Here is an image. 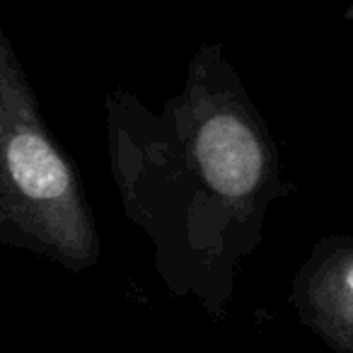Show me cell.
Segmentation results:
<instances>
[{"label": "cell", "mask_w": 353, "mask_h": 353, "mask_svg": "<svg viewBox=\"0 0 353 353\" xmlns=\"http://www.w3.org/2000/svg\"><path fill=\"white\" fill-rule=\"evenodd\" d=\"M0 245L92 269L99 232L78 167L54 141L25 68L0 27Z\"/></svg>", "instance_id": "2"}, {"label": "cell", "mask_w": 353, "mask_h": 353, "mask_svg": "<svg viewBox=\"0 0 353 353\" xmlns=\"http://www.w3.org/2000/svg\"><path fill=\"white\" fill-rule=\"evenodd\" d=\"M290 305L334 353H353L351 235H327L312 247L293 279Z\"/></svg>", "instance_id": "3"}, {"label": "cell", "mask_w": 353, "mask_h": 353, "mask_svg": "<svg viewBox=\"0 0 353 353\" xmlns=\"http://www.w3.org/2000/svg\"><path fill=\"white\" fill-rule=\"evenodd\" d=\"M107 141L123 213L150 237L157 274L221 317L271 203L290 194L274 133L223 46L194 54L162 109L107 94Z\"/></svg>", "instance_id": "1"}]
</instances>
